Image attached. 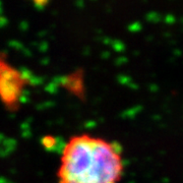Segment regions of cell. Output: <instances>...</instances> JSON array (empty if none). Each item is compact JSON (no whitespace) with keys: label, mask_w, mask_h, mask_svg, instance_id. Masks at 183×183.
Returning a JSON list of instances; mask_svg holds the SVG:
<instances>
[{"label":"cell","mask_w":183,"mask_h":183,"mask_svg":"<svg viewBox=\"0 0 183 183\" xmlns=\"http://www.w3.org/2000/svg\"><path fill=\"white\" fill-rule=\"evenodd\" d=\"M34 3L39 7H43L47 4V2H48V0H33Z\"/></svg>","instance_id":"7a4b0ae2"},{"label":"cell","mask_w":183,"mask_h":183,"mask_svg":"<svg viewBox=\"0 0 183 183\" xmlns=\"http://www.w3.org/2000/svg\"><path fill=\"white\" fill-rule=\"evenodd\" d=\"M124 170L121 149L91 134L70 137L61 153L58 183H118Z\"/></svg>","instance_id":"6da1fadb"}]
</instances>
